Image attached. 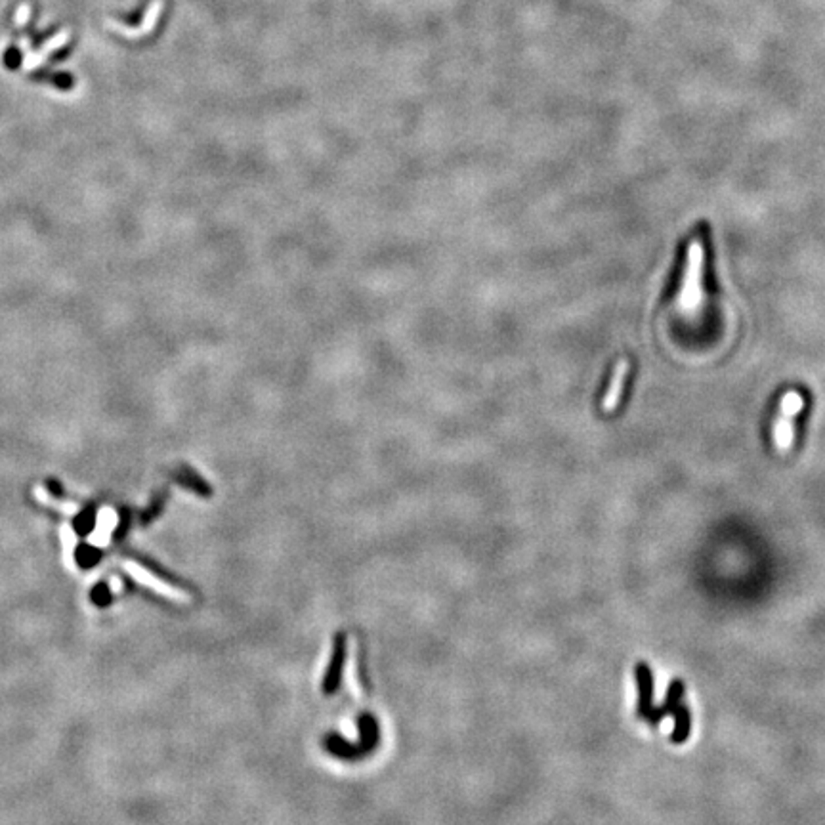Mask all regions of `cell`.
<instances>
[{
    "instance_id": "3",
    "label": "cell",
    "mask_w": 825,
    "mask_h": 825,
    "mask_svg": "<svg viewBox=\"0 0 825 825\" xmlns=\"http://www.w3.org/2000/svg\"><path fill=\"white\" fill-rule=\"evenodd\" d=\"M123 568H125L126 573L132 577L138 585L150 588V590L157 593V595H160L163 598H167V600H172V602H178V603L191 602V596H189V593H186V590H182V588H178V586H174V585H170L169 581H165V579H160L159 575H155L153 571H150L147 568H143L142 564L132 562V560H125Z\"/></svg>"
},
{
    "instance_id": "10",
    "label": "cell",
    "mask_w": 825,
    "mask_h": 825,
    "mask_svg": "<svg viewBox=\"0 0 825 825\" xmlns=\"http://www.w3.org/2000/svg\"><path fill=\"white\" fill-rule=\"evenodd\" d=\"M176 479L182 486H187V488L193 489L197 493H201V495H208V493H211V491H208V486L197 476L195 472L189 470V468H182V470L178 472Z\"/></svg>"
},
{
    "instance_id": "5",
    "label": "cell",
    "mask_w": 825,
    "mask_h": 825,
    "mask_svg": "<svg viewBox=\"0 0 825 825\" xmlns=\"http://www.w3.org/2000/svg\"><path fill=\"white\" fill-rule=\"evenodd\" d=\"M634 678H636V686H638L636 715H638L640 720H646L651 709H654V673H651L648 663H638L636 665Z\"/></svg>"
},
{
    "instance_id": "7",
    "label": "cell",
    "mask_w": 825,
    "mask_h": 825,
    "mask_svg": "<svg viewBox=\"0 0 825 825\" xmlns=\"http://www.w3.org/2000/svg\"><path fill=\"white\" fill-rule=\"evenodd\" d=\"M630 373V361L629 359H619L617 361V365H615V369H613L612 373V379H610V384H608V390H606V394H603L602 398V409L606 411V413H613L615 409H617V405H619V401H621L623 398V390H625V382H627V376H629Z\"/></svg>"
},
{
    "instance_id": "1",
    "label": "cell",
    "mask_w": 825,
    "mask_h": 825,
    "mask_svg": "<svg viewBox=\"0 0 825 825\" xmlns=\"http://www.w3.org/2000/svg\"><path fill=\"white\" fill-rule=\"evenodd\" d=\"M703 274H705V239L703 235H697L688 247L682 285L676 296V310L686 318L697 315L705 304Z\"/></svg>"
},
{
    "instance_id": "6",
    "label": "cell",
    "mask_w": 825,
    "mask_h": 825,
    "mask_svg": "<svg viewBox=\"0 0 825 825\" xmlns=\"http://www.w3.org/2000/svg\"><path fill=\"white\" fill-rule=\"evenodd\" d=\"M323 747L328 754H333L335 758H340V761H359L373 753L363 743H350L348 739L338 736L335 732H328L327 736L323 737Z\"/></svg>"
},
{
    "instance_id": "9",
    "label": "cell",
    "mask_w": 825,
    "mask_h": 825,
    "mask_svg": "<svg viewBox=\"0 0 825 825\" xmlns=\"http://www.w3.org/2000/svg\"><path fill=\"white\" fill-rule=\"evenodd\" d=\"M690 734H692V713L688 705L680 703L675 713V730L671 734V743L682 745L684 741H688Z\"/></svg>"
},
{
    "instance_id": "4",
    "label": "cell",
    "mask_w": 825,
    "mask_h": 825,
    "mask_svg": "<svg viewBox=\"0 0 825 825\" xmlns=\"http://www.w3.org/2000/svg\"><path fill=\"white\" fill-rule=\"evenodd\" d=\"M346 661V632H337L333 638V654H331V663L327 667V673L323 676L321 682V690L325 695H333L338 692V686L342 680V667Z\"/></svg>"
},
{
    "instance_id": "2",
    "label": "cell",
    "mask_w": 825,
    "mask_h": 825,
    "mask_svg": "<svg viewBox=\"0 0 825 825\" xmlns=\"http://www.w3.org/2000/svg\"><path fill=\"white\" fill-rule=\"evenodd\" d=\"M802 409H804V398L800 392L789 390L783 394L772 428L774 444L778 451L787 453L793 447V442H795V422L793 420L799 417Z\"/></svg>"
},
{
    "instance_id": "8",
    "label": "cell",
    "mask_w": 825,
    "mask_h": 825,
    "mask_svg": "<svg viewBox=\"0 0 825 825\" xmlns=\"http://www.w3.org/2000/svg\"><path fill=\"white\" fill-rule=\"evenodd\" d=\"M682 697H684V682L680 680V678H675L673 682L669 684V690H667V697H665V701H663V705H659V707L654 705V709H651V713L648 715V719L644 720V722H648L651 728H659L661 720L665 719L667 715L675 717V713H676V709H678V705H680Z\"/></svg>"
}]
</instances>
